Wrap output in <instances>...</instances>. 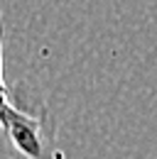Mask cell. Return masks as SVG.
Segmentation results:
<instances>
[{"instance_id": "obj_1", "label": "cell", "mask_w": 157, "mask_h": 159, "mask_svg": "<svg viewBox=\"0 0 157 159\" xmlns=\"http://www.w3.org/2000/svg\"><path fill=\"white\" fill-rule=\"evenodd\" d=\"M0 130L12 142L22 157L27 159H59L49 127L44 118L35 115L27 108H20L12 93L5 103H0Z\"/></svg>"}, {"instance_id": "obj_2", "label": "cell", "mask_w": 157, "mask_h": 159, "mask_svg": "<svg viewBox=\"0 0 157 159\" xmlns=\"http://www.w3.org/2000/svg\"><path fill=\"white\" fill-rule=\"evenodd\" d=\"M7 98H10V91H7L5 79H2V47H0V103H5Z\"/></svg>"}]
</instances>
